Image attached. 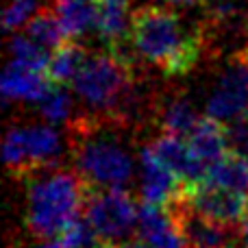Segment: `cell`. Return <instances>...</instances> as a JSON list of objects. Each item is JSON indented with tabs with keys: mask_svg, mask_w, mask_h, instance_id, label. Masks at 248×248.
<instances>
[{
	"mask_svg": "<svg viewBox=\"0 0 248 248\" xmlns=\"http://www.w3.org/2000/svg\"><path fill=\"white\" fill-rule=\"evenodd\" d=\"M144 61L170 77L189 72L201 57V33L170 7L146 4L131 13V39Z\"/></svg>",
	"mask_w": 248,
	"mask_h": 248,
	"instance_id": "1",
	"label": "cell"
},
{
	"mask_svg": "<svg viewBox=\"0 0 248 248\" xmlns=\"http://www.w3.org/2000/svg\"><path fill=\"white\" fill-rule=\"evenodd\" d=\"M87 185L65 170L37 172L26 192V227L42 240H59L61 233L81 218Z\"/></svg>",
	"mask_w": 248,
	"mask_h": 248,
	"instance_id": "2",
	"label": "cell"
},
{
	"mask_svg": "<svg viewBox=\"0 0 248 248\" xmlns=\"http://www.w3.org/2000/svg\"><path fill=\"white\" fill-rule=\"evenodd\" d=\"M74 94L96 111H111L131 100V65L118 52L87 55L72 81Z\"/></svg>",
	"mask_w": 248,
	"mask_h": 248,
	"instance_id": "3",
	"label": "cell"
},
{
	"mask_svg": "<svg viewBox=\"0 0 248 248\" xmlns=\"http://www.w3.org/2000/svg\"><path fill=\"white\" fill-rule=\"evenodd\" d=\"M77 170L87 189H120L131 183L135 161L116 137L98 135L77 150Z\"/></svg>",
	"mask_w": 248,
	"mask_h": 248,
	"instance_id": "4",
	"label": "cell"
},
{
	"mask_svg": "<svg viewBox=\"0 0 248 248\" xmlns=\"http://www.w3.org/2000/svg\"><path fill=\"white\" fill-rule=\"evenodd\" d=\"M83 216L94 227L100 240L120 246L124 240L131 237L133 231H137L140 207L124 187L90 189Z\"/></svg>",
	"mask_w": 248,
	"mask_h": 248,
	"instance_id": "5",
	"label": "cell"
},
{
	"mask_svg": "<svg viewBox=\"0 0 248 248\" xmlns=\"http://www.w3.org/2000/svg\"><path fill=\"white\" fill-rule=\"evenodd\" d=\"M63 150V140L52 124L13 126L2 144L4 163L13 172H33L52 166Z\"/></svg>",
	"mask_w": 248,
	"mask_h": 248,
	"instance_id": "6",
	"label": "cell"
},
{
	"mask_svg": "<svg viewBox=\"0 0 248 248\" xmlns=\"http://www.w3.org/2000/svg\"><path fill=\"white\" fill-rule=\"evenodd\" d=\"M205 111L222 124L248 113V50L227 61L207 96Z\"/></svg>",
	"mask_w": 248,
	"mask_h": 248,
	"instance_id": "7",
	"label": "cell"
},
{
	"mask_svg": "<svg viewBox=\"0 0 248 248\" xmlns=\"http://www.w3.org/2000/svg\"><path fill=\"white\" fill-rule=\"evenodd\" d=\"M183 202L189 209L198 211L201 216L209 220H216L220 224H237L248 218V198L237 192H231L227 187L214 185L209 181H198L194 185H187Z\"/></svg>",
	"mask_w": 248,
	"mask_h": 248,
	"instance_id": "8",
	"label": "cell"
},
{
	"mask_svg": "<svg viewBox=\"0 0 248 248\" xmlns=\"http://www.w3.org/2000/svg\"><path fill=\"white\" fill-rule=\"evenodd\" d=\"M140 192L144 202L159 207L181 205L187 192V185L176 176L163 161L155 157L150 148H144L140 155Z\"/></svg>",
	"mask_w": 248,
	"mask_h": 248,
	"instance_id": "9",
	"label": "cell"
},
{
	"mask_svg": "<svg viewBox=\"0 0 248 248\" xmlns=\"http://www.w3.org/2000/svg\"><path fill=\"white\" fill-rule=\"evenodd\" d=\"M137 235L153 248H189L183 229H181L179 216L172 211V207L141 202Z\"/></svg>",
	"mask_w": 248,
	"mask_h": 248,
	"instance_id": "10",
	"label": "cell"
},
{
	"mask_svg": "<svg viewBox=\"0 0 248 248\" xmlns=\"http://www.w3.org/2000/svg\"><path fill=\"white\" fill-rule=\"evenodd\" d=\"M148 148L153 150L159 161H163L176 176H181V179L185 181V185H194L205 179V174H207L205 166L196 159V155L192 153V148H189L185 137L172 135V133H163Z\"/></svg>",
	"mask_w": 248,
	"mask_h": 248,
	"instance_id": "11",
	"label": "cell"
},
{
	"mask_svg": "<svg viewBox=\"0 0 248 248\" xmlns=\"http://www.w3.org/2000/svg\"><path fill=\"white\" fill-rule=\"evenodd\" d=\"M52 81L48 72L37 68L24 65L20 61H9L7 70L2 74V98L7 103L17 100V103H39L48 90H50Z\"/></svg>",
	"mask_w": 248,
	"mask_h": 248,
	"instance_id": "12",
	"label": "cell"
},
{
	"mask_svg": "<svg viewBox=\"0 0 248 248\" xmlns=\"http://www.w3.org/2000/svg\"><path fill=\"white\" fill-rule=\"evenodd\" d=\"M100 42L111 52L122 55L120 48L131 39V13L122 0H98L96 2V26Z\"/></svg>",
	"mask_w": 248,
	"mask_h": 248,
	"instance_id": "13",
	"label": "cell"
},
{
	"mask_svg": "<svg viewBox=\"0 0 248 248\" xmlns=\"http://www.w3.org/2000/svg\"><path fill=\"white\" fill-rule=\"evenodd\" d=\"M187 144L192 148V153L196 155V159L205 166V170H209L214 163H218L227 153H231V146L227 140V128L222 122L214 120V118H201L198 124L194 126V131L189 133Z\"/></svg>",
	"mask_w": 248,
	"mask_h": 248,
	"instance_id": "14",
	"label": "cell"
},
{
	"mask_svg": "<svg viewBox=\"0 0 248 248\" xmlns=\"http://www.w3.org/2000/svg\"><path fill=\"white\" fill-rule=\"evenodd\" d=\"M176 216H179L181 229L185 233V240L192 248H229L227 224L205 218L189 207L185 214Z\"/></svg>",
	"mask_w": 248,
	"mask_h": 248,
	"instance_id": "15",
	"label": "cell"
},
{
	"mask_svg": "<svg viewBox=\"0 0 248 248\" xmlns=\"http://www.w3.org/2000/svg\"><path fill=\"white\" fill-rule=\"evenodd\" d=\"M202 181H209L248 198V155L233 153V150L227 153L218 163H214L207 170Z\"/></svg>",
	"mask_w": 248,
	"mask_h": 248,
	"instance_id": "16",
	"label": "cell"
},
{
	"mask_svg": "<svg viewBox=\"0 0 248 248\" xmlns=\"http://www.w3.org/2000/svg\"><path fill=\"white\" fill-rule=\"evenodd\" d=\"M96 2L98 0H57V17L68 39L83 37L96 26Z\"/></svg>",
	"mask_w": 248,
	"mask_h": 248,
	"instance_id": "17",
	"label": "cell"
},
{
	"mask_svg": "<svg viewBox=\"0 0 248 248\" xmlns=\"http://www.w3.org/2000/svg\"><path fill=\"white\" fill-rule=\"evenodd\" d=\"M87 55L78 44L65 42L61 48H57L55 52H50V61H48V77L52 83L59 85H72V81L77 78V74L81 72L83 63H85Z\"/></svg>",
	"mask_w": 248,
	"mask_h": 248,
	"instance_id": "18",
	"label": "cell"
},
{
	"mask_svg": "<svg viewBox=\"0 0 248 248\" xmlns=\"http://www.w3.org/2000/svg\"><path fill=\"white\" fill-rule=\"evenodd\" d=\"M26 35L33 42H37L42 48H46L48 52H55L57 48H61L65 42H70L65 35L63 26H61L57 13L42 11L26 24Z\"/></svg>",
	"mask_w": 248,
	"mask_h": 248,
	"instance_id": "19",
	"label": "cell"
},
{
	"mask_svg": "<svg viewBox=\"0 0 248 248\" xmlns=\"http://www.w3.org/2000/svg\"><path fill=\"white\" fill-rule=\"evenodd\" d=\"M198 120H201V116L196 113L194 105L183 98L170 100L161 113L163 133H172V135H179V137H187L194 131V126L198 124Z\"/></svg>",
	"mask_w": 248,
	"mask_h": 248,
	"instance_id": "20",
	"label": "cell"
},
{
	"mask_svg": "<svg viewBox=\"0 0 248 248\" xmlns=\"http://www.w3.org/2000/svg\"><path fill=\"white\" fill-rule=\"evenodd\" d=\"M37 109H39V116L48 124H52V126L63 124L72 116V109H74L72 94L65 90V85L52 83L50 90H48L46 94H44V98L37 103Z\"/></svg>",
	"mask_w": 248,
	"mask_h": 248,
	"instance_id": "21",
	"label": "cell"
},
{
	"mask_svg": "<svg viewBox=\"0 0 248 248\" xmlns=\"http://www.w3.org/2000/svg\"><path fill=\"white\" fill-rule=\"evenodd\" d=\"M9 52H11L13 61H20L24 65L37 68L48 72V61H50V52L46 48H42L37 42L29 37V35H13L9 42Z\"/></svg>",
	"mask_w": 248,
	"mask_h": 248,
	"instance_id": "22",
	"label": "cell"
},
{
	"mask_svg": "<svg viewBox=\"0 0 248 248\" xmlns=\"http://www.w3.org/2000/svg\"><path fill=\"white\" fill-rule=\"evenodd\" d=\"M59 242H63L68 248H96L103 244V240L98 237V233L94 231L85 216H81L78 220H74L63 233H61Z\"/></svg>",
	"mask_w": 248,
	"mask_h": 248,
	"instance_id": "23",
	"label": "cell"
},
{
	"mask_svg": "<svg viewBox=\"0 0 248 248\" xmlns=\"http://www.w3.org/2000/svg\"><path fill=\"white\" fill-rule=\"evenodd\" d=\"M39 13V0H9L2 16L4 31H17L26 26Z\"/></svg>",
	"mask_w": 248,
	"mask_h": 248,
	"instance_id": "24",
	"label": "cell"
},
{
	"mask_svg": "<svg viewBox=\"0 0 248 248\" xmlns=\"http://www.w3.org/2000/svg\"><path fill=\"white\" fill-rule=\"evenodd\" d=\"M224 128H227V140L233 153L248 155V113L227 122Z\"/></svg>",
	"mask_w": 248,
	"mask_h": 248,
	"instance_id": "25",
	"label": "cell"
},
{
	"mask_svg": "<svg viewBox=\"0 0 248 248\" xmlns=\"http://www.w3.org/2000/svg\"><path fill=\"white\" fill-rule=\"evenodd\" d=\"M168 4H172V7H194V4L202 2V0H166Z\"/></svg>",
	"mask_w": 248,
	"mask_h": 248,
	"instance_id": "26",
	"label": "cell"
},
{
	"mask_svg": "<svg viewBox=\"0 0 248 248\" xmlns=\"http://www.w3.org/2000/svg\"><path fill=\"white\" fill-rule=\"evenodd\" d=\"M240 248H248V218L242 222V244Z\"/></svg>",
	"mask_w": 248,
	"mask_h": 248,
	"instance_id": "27",
	"label": "cell"
},
{
	"mask_svg": "<svg viewBox=\"0 0 248 248\" xmlns=\"http://www.w3.org/2000/svg\"><path fill=\"white\" fill-rule=\"evenodd\" d=\"M37 248H68V246H65L63 242H59V240H50V242H46V244H42Z\"/></svg>",
	"mask_w": 248,
	"mask_h": 248,
	"instance_id": "28",
	"label": "cell"
},
{
	"mask_svg": "<svg viewBox=\"0 0 248 248\" xmlns=\"http://www.w3.org/2000/svg\"><path fill=\"white\" fill-rule=\"evenodd\" d=\"M128 248H153L150 244H146V242H135V244H131Z\"/></svg>",
	"mask_w": 248,
	"mask_h": 248,
	"instance_id": "29",
	"label": "cell"
},
{
	"mask_svg": "<svg viewBox=\"0 0 248 248\" xmlns=\"http://www.w3.org/2000/svg\"><path fill=\"white\" fill-rule=\"evenodd\" d=\"M96 248H120L118 244H109V242H103L100 246H96Z\"/></svg>",
	"mask_w": 248,
	"mask_h": 248,
	"instance_id": "30",
	"label": "cell"
},
{
	"mask_svg": "<svg viewBox=\"0 0 248 248\" xmlns=\"http://www.w3.org/2000/svg\"><path fill=\"white\" fill-rule=\"evenodd\" d=\"M122 2H128V0H122Z\"/></svg>",
	"mask_w": 248,
	"mask_h": 248,
	"instance_id": "31",
	"label": "cell"
},
{
	"mask_svg": "<svg viewBox=\"0 0 248 248\" xmlns=\"http://www.w3.org/2000/svg\"><path fill=\"white\" fill-rule=\"evenodd\" d=\"M229 248H231V246H229Z\"/></svg>",
	"mask_w": 248,
	"mask_h": 248,
	"instance_id": "32",
	"label": "cell"
}]
</instances>
